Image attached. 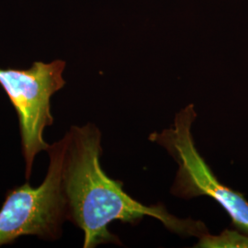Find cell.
<instances>
[{"label": "cell", "mask_w": 248, "mask_h": 248, "mask_svg": "<svg viewBox=\"0 0 248 248\" xmlns=\"http://www.w3.org/2000/svg\"><path fill=\"white\" fill-rule=\"evenodd\" d=\"M195 248H248V234L239 231L225 230L219 235L205 233L199 238Z\"/></svg>", "instance_id": "cell-5"}, {"label": "cell", "mask_w": 248, "mask_h": 248, "mask_svg": "<svg viewBox=\"0 0 248 248\" xmlns=\"http://www.w3.org/2000/svg\"><path fill=\"white\" fill-rule=\"evenodd\" d=\"M62 60L34 62L28 69L0 68V86L9 97L18 118L25 177L30 180L36 155L50 144L44 138L45 129L53 124L51 98L65 85Z\"/></svg>", "instance_id": "cell-4"}, {"label": "cell", "mask_w": 248, "mask_h": 248, "mask_svg": "<svg viewBox=\"0 0 248 248\" xmlns=\"http://www.w3.org/2000/svg\"><path fill=\"white\" fill-rule=\"evenodd\" d=\"M64 150V136L49 146V168L41 185L33 187L27 182L7 192L0 209V247L26 235L48 241L61 237L67 221L62 187Z\"/></svg>", "instance_id": "cell-3"}, {"label": "cell", "mask_w": 248, "mask_h": 248, "mask_svg": "<svg viewBox=\"0 0 248 248\" xmlns=\"http://www.w3.org/2000/svg\"><path fill=\"white\" fill-rule=\"evenodd\" d=\"M196 119L195 106L188 104L177 112L169 128L149 135L151 142L166 149L177 163L170 192L186 201L202 196L212 198L229 214L232 224L248 234V202L242 193L219 181L197 149L192 134Z\"/></svg>", "instance_id": "cell-2"}, {"label": "cell", "mask_w": 248, "mask_h": 248, "mask_svg": "<svg viewBox=\"0 0 248 248\" xmlns=\"http://www.w3.org/2000/svg\"><path fill=\"white\" fill-rule=\"evenodd\" d=\"M101 133L93 124L72 126L64 134L62 187L67 221L84 232L83 248L120 245L108 231L111 222L134 224L148 216L180 236L200 238L209 231L204 222L182 219L168 212L162 204L145 205L124 191L120 180L108 177L101 168Z\"/></svg>", "instance_id": "cell-1"}]
</instances>
